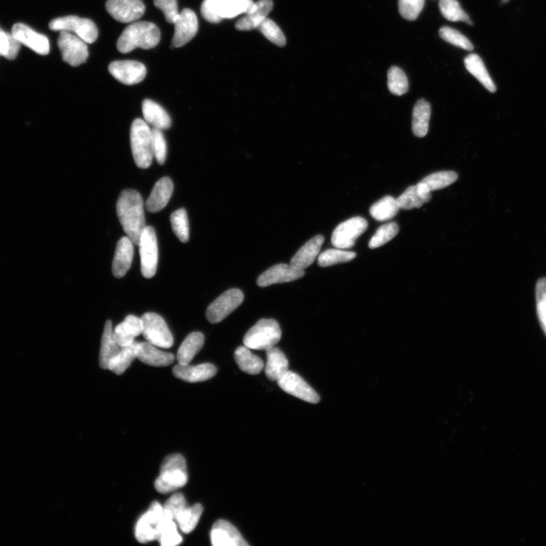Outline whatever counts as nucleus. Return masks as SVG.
<instances>
[{
  "mask_svg": "<svg viewBox=\"0 0 546 546\" xmlns=\"http://www.w3.org/2000/svg\"><path fill=\"white\" fill-rule=\"evenodd\" d=\"M119 222L133 244L139 246L146 226L143 201L141 193L135 190L121 193L116 204Z\"/></svg>",
  "mask_w": 546,
  "mask_h": 546,
  "instance_id": "1",
  "label": "nucleus"
},
{
  "mask_svg": "<svg viewBox=\"0 0 546 546\" xmlns=\"http://www.w3.org/2000/svg\"><path fill=\"white\" fill-rule=\"evenodd\" d=\"M161 33L156 24L148 21L135 22L121 33L117 41L118 51L128 54L136 48L150 50L159 44Z\"/></svg>",
  "mask_w": 546,
  "mask_h": 546,
  "instance_id": "2",
  "label": "nucleus"
},
{
  "mask_svg": "<svg viewBox=\"0 0 546 546\" xmlns=\"http://www.w3.org/2000/svg\"><path fill=\"white\" fill-rule=\"evenodd\" d=\"M188 480L186 461L183 456L174 454L167 456L161 467L160 476L156 480L157 492L167 494L185 487Z\"/></svg>",
  "mask_w": 546,
  "mask_h": 546,
  "instance_id": "3",
  "label": "nucleus"
},
{
  "mask_svg": "<svg viewBox=\"0 0 546 546\" xmlns=\"http://www.w3.org/2000/svg\"><path fill=\"white\" fill-rule=\"evenodd\" d=\"M131 147L133 161L141 168H149L153 159L152 130L145 121H133L131 132Z\"/></svg>",
  "mask_w": 546,
  "mask_h": 546,
  "instance_id": "4",
  "label": "nucleus"
},
{
  "mask_svg": "<svg viewBox=\"0 0 546 546\" xmlns=\"http://www.w3.org/2000/svg\"><path fill=\"white\" fill-rule=\"evenodd\" d=\"M282 338L278 323L273 319H263L253 325L244 337V345L250 349L267 350Z\"/></svg>",
  "mask_w": 546,
  "mask_h": 546,
  "instance_id": "5",
  "label": "nucleus"
},
{
  "mask_svg": "<svg viewBox=\"0 0 546 546\" xmlns=\"http://www.w3.org/2000/svg\"><path fill=\"white\" fill-rule=\"evenodd\" d=\"M142 335L147 342L159 348H169L173 345V336L160 315L147 313L142 315Z\"/></svg>",
  "mask_w": 546,
  "mask_h": 546,
  "instance_id": "6",
  "label": "nucleus"
},
{
  "mask_svg": "<svg viewBox=\"0 0 546 546\" xmlns=\"http://www.w3.org/2000/svg\"><path fill=\"white\" fill-rule=\"evenodd\" d=\"M49 28L56 31L75 33L87 44H93L98 38V29L93 21L76 16L56 19L51 21Z\"/></svg>",
  "mask_w": 546,
  "mask_h": 546,
  "instance_id": "7",
  "label": "nucleus"
},
{
  "mask_svg": "<svg viewBox=\"0 0 546 546\" xmlns=\"http://www.w3.org/2000/svg\"><path fill=\"white\" fill-rule=\"evenodd\" d=\"M58 46L64 62L76 67L87 62L89 56L87 43L77 35L67 31H60Z\"/></svg>",
  "mask_w": 546,
  "mask_h": 546,
  "instance_id": "8",
  "label": "nucleus"
},
{
  "mask_svg": "<svg viewBox=\"0 0 546 546\" xmlns=\"http://www.w3.org/2000/svg\"><path fill=\"white\" fill-rule=\"evenodd\" d=\"M244 299L245 295L240 289L232 288L226 290L206 310V318L213 324L222 322L241 305Z\"/></svg>",
  "mask_w": 546,
  "mask_h": 546,
  "instance_id": "9",
  "label": "nucleus"
},
{
  "mask_svg": "<svg viewBox=\"0 0 546 546\" xmlns=\"http://www.w3.org/2000/svg\"><path fill=\"white\" fill-rule=\"evenodd\" d=\"M141 273L146 278H151L156 274L158 263V243L156 231L152 226H147L143 231L139 243Z\"/></svg>",
  "mask_w": 546,
  "mask_h": 546,
  "instance_id": "10",
  "label": "nucleus"
},
{
  "mask_svg": "<svg viewBox=\"0 0 546 546\" xmlns=\"http://www.w3.org/2000/svg\"><path fill=\"white\" fill-rule=\"evenodd\" d=\"M163 517V506L158 502L151 505L148 512L138 520L136 527V537L141 543L158 540L159 527Z\"/></svg>",
  "mask_w": 546,
  "mask_h": 546,
  "instance_id": "11",
  "label": "nucleus"
},
{
  "mask_svg": "<svg viewBox=\"0 0 546 546\" xmlns=\"http://www.w3.org/2000/svg\"><path fill=\"white\" fill-rule=\"evenodd\" d=\"M368 223L360 216L338 225L332 236V244L338 249H348L353 247L356 240L367 230Z\"/></svg>",
  "mask_w": 546,
  "mask_h": 546,
  "instance_id": "12",
  "label": "nucleus"
},
{
  "mask_svg": "<svg viewBox=\"0 0 546 546\" xmlns=\"http://www.w3.org/2000/svg\"><path fill=\"white\" fill-rule=\"evenodd\" d=\"M277 383L278 386L289 395L311 404L320 403L319 395L313 390L306 381L294 372L288 370Z\"/></svg>",
  "mask_w": 546,
  "mask_h": 546,
  "instance_id": "13",
  "label": "nucleus"
},
{
  "mask_svg": "<svg viewBox=\"0 0 546 546\" xmlns=\"http://www.w3.org/2000/svg\"><path fill=\"white\" fill-rule=\"evenodd\" d=\"M108 14L121 23H131L141 19L145 12L141 0H107Z\"/></svg>",
  "mask_w": 546,
  "mask_h": 546,
  "instance_id": "14",
  "label": "nucleus"
},
{
  "mask_svg": "<svg viewBox=\"0 0 546 546\" xmlns=\"http://www.w3.org/2000/svg\"><path fill=\"white\" fill-rule=\"evenodd\" d=\"M173 24L175 34L172 41V48L185 46L196 36L198 31V17L190 9H185L179 12Z\"/></svg>",
  "mask_w": 546,
  "mask_h": 546,
  "instance_id": "15",
  "label": "nucleus"
},
{
  "mask_svg": "<svg viewBox=\"0 0 546 546\" xmlns=\"http://www.w3.org/2000/svg\"><path fill=\"white\" fill-rule=\"evenodd\" d=\"M108 71L119 82L126 85L141 83L147 75V69L137 61H116L108 66Z\"/></svg>",
  "mask_w": 546,
  "mask_h": 546,
  "instance_id": "16",
  "label": "nucleus"
},
{
  "mask_svg": "<svg viewBox=\"0 0 546 546\" xmlns=\"http://www.w3.org/2000/svg\"><path fill=\"white\" fill-rule=\"evenodd\" d=\"M11 34L21 44L29 47L36 54L45 56L50 53V41L46 36L36 32L26 24L22 23L14 24L11 29Z\"/></svg>",
  "mask_w": 546,
  "mask_h": 546,
  "instance_id": "17",
  "label": "nucleus"
},
{
  "mask_svg": "<svg viewBox=\"0 0 546 546\" xmlns=\"http://www.w3.org/2000/svg\"><path fill=\"white\" fill-rule=\"evenodd\" d=\"M305 275V271L297 269L293 266L278 264L262 273L258 278L257 283L264 288L277 283H285L297 280Z\"/></svg>",
  "mask_w": 546,
  "mask_h": 546,
  "instance_id": "18",
  "label": "nucleus"
},
{
  "mask_svg": "<svg viewBox=\"0 0 546 546\" xmlns=\"http://www.w3.org/2000/svg\"><path fill=\"white\" fill-rule=\"evenodd\" d=\"M211 544L214 546H248L240 532L229 522L218 520L211 532Z\"/></svg>",
  "mask_w": 546,
  "mask_h": 546,
  "instance_id": "19",
  "label": "nucleus"
},
{
  "mask_svg": "<svg viewBox=\"0 0 546 546\" xmlns=\"http://www.w3.org/2000/svg\"><path fill=\"white\" fill-rule=\"evenodd\" d=\"M173 373L176 378L193 383L212 379L216 375L217 369L212 363H202L198 366L178 364L173 368Z\"/></svg>",
  "mask_w": 546,
  "mask_h": 546,
  "instance_id": "20",
  "label": "nucleus"
},
{
  "mask_svg": "<svg viewBox=\"0 0 546 546\" xmlns=\"http://www.w3.org/2000/svg\"><path fill=\"white\" fill-rule=\"evenodd\" d=\"M174 190L173 181L163 177L156 182L151 196L146 201V208L151 213H158L166 208Z\"/></svg>",
  "mask_w": 546,
  "mask_h": 546,
  "instance_id": "21",
  "label": "nucleus"
},
{
  "mask_svg": "<svg viewBox=\"0 0 546 546\" xmlns=\"http://www.w3.org/2000/svg\"><path fill=\"white\" fill-rule=\"evenodd\" d=\"M273 9V0H259L254 4L246 16L238 20L236 28L238 31H252L258 29L260 24L268 16Z\"/></svg>",
  "mask_w": 546,
  "mask_h": 546,
  "instance_id": "22",
  "label": "nucleus"
},
{
  "mask_svg": "<svg viewBox=\"0 0 546 546\" xmlns=\"http://www.w3.org/2000/svg\"><path fill=\"white\" fill-rule=\"evenodd\" d=\"M133 257V244L127 236L121 238L117 243L112 271L116 278L126 275L129 271Z\"/></svg>",
  "mask_w": 546,
  "mask_h": 546,
  "instance_id": "23",
  "label": "nucleus"
},
{
  "mask_svg": "<svg viewBox=\"0 0 546 546\" xmlns=\"http://www.w3.org/2000/svg\"><path fill=\"white\" fill-rule=\"evenodd\" d=\"M431 191L420 181L414 186H410L400 196L397 202L400 209L412 210L420 208L432 198Z\"/></svg>",
  "mask_w": 546,
  "mask_h": 546,
  "instance_id": "24",
  "label": "nucleus"
},
{
  "mask_svg": "<svg viewBox=\"0 0 546 546\" xmlns=\"http://www.w3.org/2000/svg\"><path fill=\"white\" fill-rule=\"evenodd\" d=\"M137 358L153 367H167L175 360V356L162 351L149 343H138Z\"/></svg>",
  "mask_w": 546,
  "mask_h": 546,
  "instance_id": "25",
  "label": "nucleus"
},
{
  "mask_svg": "<svg viewBox=\"0 0 546 546\" xmlns=\"http://www.w3.org/2000/svg\"><path fill=\"white\" fill-rule=\"evenodd\" d=\"M323 242L324 237L320 235L311 238L295 253L290 265L303 271L308 268L318 256Z\"/></svg>",
  "mask_w": 546,
  "mask_h": 546,
  "instance_id": "26",
  "label": "nucleus"
},
{
  "mask_svg": "<svg viewBox=\"0 0 546 546\" xmlns=\"http://www.w3.org/2000/svg\"><path fill=\"white\" fill-rule=\"evenodd\" d=\"M267 363L265 373L271 381H278L288 371V360L283 352L275 347L266 350Z\"/></svg>",
  "mask_w": 546,
  "mask_h": 546,
  "instance_id": "27",
  "label": "nucleus"
},
{
  "mask_svg": "<svg viewBox=\"0 0 546 546\" xmlns=\"http://www.w3.org/2000/svg\"><path fill=\"white\" fill-rule=\"evenodd\" d=\"M142 112L146 123L154 128L164 130L171 127V118L160 104L151 100H145L142 103Z\"/></svg>",
  "mask_w": 546,
  "mask_h": 546,
  "instance_id": "28",
  "label": "nucleus"
},
{
  "mask_svg": "<svg viewBox=\"0 0 546 546\" xmlns=\"http://www.w3.org/2000/svg\"><path fill=\"white\" fill-rule=\"evenodd\" d=\"M431 117V106L426 100H419L413 111L412 131L418 138L428 135Z\"/></svg>",
  "mask_w": 546,
  "mask_h": 546,
  "instance_id": "29",
  "label": "nucleus"
},
{
  "mask_svg": "<svg viewBox=\"0 0 546 546\" xmlns=\"http://www.w3.org/2000/svg\"><path fill=\"white\" fill-rule=\"evenodd\" d=\"M120 349L113 336L112 322L108 320L104 327L101 347L100 366L102 369H107L109 362L118 355Z\"/></svg>",
  "mask_w": 546,
  "mask_h": 546,
  "instance_id": "30",
  "label": "nucleus"
},
{
  "mask_svg": "<svg viewBox=\"0 0 546 546\" xmlns=\"http://www.w3.org/2000/svg\"><path fill=\"white\" fill-rule=\"evenodd\" d=\"M204 341L203 335L199 332L189 334L178 350L177 360L178 363L182 364V365L189 364L203 348Z\"/></svg>",
  "mask_w": 546,
  "mask_h": 546,
  "instance_id": "31",
  "label": "nucleus"
},
{
  "mask_svg": "<svg viewBox=\"0 0 546 546\" xmlns=\"http://www.w3.org/2000/svg\"><path fill=\"white\" fill-rule=\"evenodd\" d=\"M465 65L470 74L475 76L490 92L496 91V86L485 67L482 59L477 54H470L465 59Z\"/></svg>",
  "mask_w": 546,
  "mask_h": 546,
  "instance_id": "32",
  "label": "nucleus"
},
{
  "mask_svg": "<svg viewBox=\"0 0 546 546\" xmlns=\"http://www.w3.org/2000/svg\"><path fill=\"white\" fill-rule=\"evenodd\" d=\"M235 360L241 370L248 374L258 375L264 368L262 359L252 354L246 346L239 347L236 350Z\"/></svg>",
  "mask_w": 546,
  "mask_h": 546,
  "instance_id": "33",
  "label": "nucleus"
},
{
  "mask_svg": "<svg viewBox=\"0 0 546 546\" xmlns=\"http://www.w3.org/2000/svg\"><path fill=\"white\" fill-rule=\"evenodd\" d=\"M203 511L201 504L186 506L176 515L175 521L180 530L185 533L191 532L197 527Z\"/></svg>",
  "mask_w": 546,
  "mask_h": 546,
  "instance_id": "34",
  "label": "nucleus"
},
{
  "mask_svg": "<svg viewBox=\"0 0 546 546\" xmlns=\"http://www.w3.org/2000/svg\"><path fill=\"white\" fill-rule=\"evenodd\" d=\"M138 343L121 348L118 355L108 363L107 369L117 375H121L130 367L133 360L137 358Z\"/></svg>",
  "mask_w": 546,
  "mask_h": 546,
  "instance_id": "35",
  "label": "nucleus"
},
{
  "mask_svg": "<svg viewBox=\"0 0 546 546\" xmlns=\"http://www.w3.org/2000/svg\"><path fill=\"white\" fill-rule=\"evenodd\" d=\"M399 209L397 199L385 196L371 206L370 213L375 221H386L395 217Z\"/></svg>",
  "mask_w": 546,
  "mask_h": 546,
  "instance_id": "36",
  "label": "nucleus"
},
{
  "mask_svg": "<svg viewBox=\"0 0 546 546\" xmlns=\"http://www.w3.org/2000/svg\"><path fill=\"white\" fill-rule=\"evenodd\" d=\"M158 541L163 546H175L182 542V537L178 532L176 521L164 514L159 527Z\"/></svg>",
  "mask_w": 546,
  "mask_h": 546,
  "instance_id": "37",
  "label": "nucleus"
},
{
  "mask_svg": "<svg viewBox=\"0 0 546 546\" xmlns=\"http://www.w3.org/2000/svg\"><path fill=\"white\" fill-rule=\"evenodd\" d=\"M388 89L393 94L403 96L408 93L409 83L403 69L393 66L388 71Z\"/></svg>",
  "mask_w": 546,
  "mask_h": 546,
  "instance_id": "38",
  "label": "nucleus"
},
{
  "mask_svg": "<svg viewBox=\"0 0 546 546\" xmlns=\"http://www.w3.org/2000/svg\"><path fill=\"white\" fill-rule=\"evenodd\" d=\"M457 178L458 176L455 172L443 171L429 175L420 182L432 192L453 185Z\"/></svg>",
  "mask_w": 546,
  "mask_h": 546,
  "instance_id": "39",
  "label": "nucleus"
},
{
  "mask_svg": "<svg viewBox=\"0 0 546 546\" xmlns=\"http://www.w3.org/2000/svg\"><path fill=\"white\" fill-rule=\"evenodd\" d=\"M440 9L442 15L447 20L451 21H464L472 24L470 17L463 9L461 8L457 0H440Z\"/></svg>",
  "mask_w": 546,
  "mask_h": 546,
  "instance_id": "40",
  "label": "nucleus"
},
{
  "mask_svg": "<svg viewBox=\"0 0 546 546\" xmlns=\"http://www.w3.org/2000/svg\"><path fill=\"white\" fill-rule=\"evenodd\" d=\"M357 254L354 252L340 249H329L323 252L318 258V265L327 267L338 263H343L354 260Z\"/></svg>",
  "mask_w": 546,
  "mask_h": 546,
  "instance_id": "41",
  "label": "nucleus"
},
{
  "mask_svg": "<svg viewBox=\"0 0 546 546\" xmlns=\"http://www.w3.org/2000/svg\"><path fill=\"white\" fill-rule=\"evenodd\" d=\"M173 232L182 243L189 240V223L187 212L185 209H179L170 216Z\"/></svg>",
  "mask_w": 546,
  "mask_h": 546,
  "instance_id": "42",
  "label": "nucleus"
},
{
  "mask_svg": "<svg viewBox=\"0 0 546 546\" xmlns=\"http://www.w3.org/2000/svg\"><path fill=\"white\" fill-rule=\"evenodd\" d=\"M398 226L395 223H390L380 226L376 231L369 243L370 249L378 248L393 239L398 233Z\"/></svg>",
  "mask_w": 546,
  "mask_h": 546,
  "instance_id": "43",
  "label": "nucleus"
},
{
  "mask_svg": "<svg viewBox=\"0 0 546 546\" xmlns=\"http://www.w3.org/2000/svg\"><path fill=\"white\" fill-rule=\"evenodd\" d=\"M21 44L11 34L0 28V56L8 59H15L19 53Z\"/></svg>",
  "mask_w": 546,
  "mask_h": 546,
  "instance_id": "44",
  "label": "nucleus"
},
{
  "mask_svg": "<svg viewBox=\"0 0 546 546\" xmlns=\"http://www.w3.org/2000/svg\"><path fill=\"white\" fill-rule=\"evenodd\" d=\"M253 4V0H228L221 11V17L222 19H229L241 14H247Z\"/></svg>",
  "mask_w": 546,
  "mask_h": 546,
  "instance_id": "45",
  "label": "nucleus"
},
{
  "mask_svg": "<svg viewBox=\"0 0 546 546\" xmlns=\"http://www.w3.org/2000/svg\"><path fill=\"white\" fill-rule=\"evenodd\" d=\"M258 29L265 36V38L278 46L286 44L285 36L277 24L271 19L266 18L258 26Z\"/></svg>",
  "mask_w": 546,
  "mask_h": 546,
  "instance_id": "46",
  "label": "nucleus"
},
{
  "mask_svg": "<svg viewBox=\"0 0 546 546\" xmlns=\"http://www.w3.org/2000/svg\"><path fill=\"white\" fill-rule=\"evenodd\" d=\"M440 35L446 42L462 48L465 51H471L475 48L467 36L450 27L442 28L440 30Z\"/></svg>",
  "mask_w": 546,
  "mask_h": 546,
  "instance_id": "47",
  "label": "nucleus"
},
{
  "mask_svg": "<svg viewBox=\"0 0 546 546\" xmlns=\"http://www.w3.org/2000/svg\"><path fill=\"white\" fill-rule=\"evenodd\" d=\"M228 0H204L201 5V14L205 20L211 23L221 22V11Z\"/></svg>",
  "mask_w": 546,
  "mask_h": 546,
  "instance_id": "48",
  "label": "nucleus"
},
{
  "mask_svg": "<svg viewBox=\"0 0 546 546\" xmlns=\"http://www.w3.org/2000/svg\"><path fill=\"white\" fill-rule=\"evenodd\" d=\"M424 4L425 0H398L400 14L406 20L415 21L420 16Z\"/></svg>",
  "mask_w": 546,
  "mask_h": 546,
  "instance_id": "49",
  "label": "nucleus"
},
{
  "mask_svg": "<svg viewBox=\"0 0 546 546\" xmlns=\"http://www.w3.org/2000/svg\"><path fill=\"white\" fill-rule=\"evenodd\" d=\"M536 299L539 320L546 335V278L539 279L537 283Z\"/></svg>",
  "mask_w": 546,
  "mask_h": 546,
  "instance_id": "50",
  "label": "nucleus"
},
{
  "mask_svg": "<svg viewBox=\"0 0 546 546\" xmlns=\"http://www.w3.org/2000/svg\"><path fill=\"white\" fill-rule=\"evenodd\" d=\"M162 131L156 128L152 129L153 155L160 165L165 163L167 155V144Z\"/></svg>",
  "mask_w": 546,
  "mask_h": 546,
  "instance_id": "51",
  "label": "nucleus"
},
{
  "mask_svg": "<svg viewBox=\"0 0 546 546\" xmlns=\"http://www.w3.org/2000/svg\"><path fill=\"white\" fill-rule=\"evenodd\" d=\"M187 505L185 496L181 493H176L164 505L163 513L175 520L176 515Z\"/></svg>",
  "mask_w": 546,
  "mask_h": 546,
  "instance_id": "52",
  "label": "nucleus"
},
{
  "mask_svg": "<svg viewBox=\"0 0 546 546\" xmlns=\"http://www.w3.org/2000/svg\"><path fill=\"white\" fill-rule=\"evenodd\" d=\"M153 4L163 11L166 21L173 24L179 15L177 0H153Z\"/></svg>",
  "mask_w": 546,
  "mask_h": 546,
  "instance_id": "53",
  "label": "nucleus"
},
{
  "mask_svg": "<svg viewBox=\"0 0 546 546\" xmlns=\"http://www.w3.org/2000/svg\"><path fill=\"white\" fill-rule=\"evenodd\" d=\"M113 336L120 348H124L135 343L136 336L133 335L123 322L115 328Z\"/></svg>",
  "mask_w": 546,
  "mask_h": 546,
  "instance_id": "54",
  "label": "nucleus"
},
{
  "mask_svg": "<svg viewBox=\"0 0 546 546\" xmlns=\"http://www.w3.org/2000/svg\"><path fill=\"white\" fill-rule=\"evenodd\" d=\"M123 322L136 337L142 334L143 324L141 318H138L133 315H128Z\"/></svg>",
  "mask_w": 546,
  "mask_h": 546,
  "instance_id": "55",
  "label": "nucleus"
}]
</instances>
